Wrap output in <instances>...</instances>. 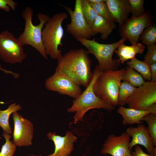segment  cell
<instances>
[{
	"mask_svg": "<svg viewBox=\"0 0 156 156\" xmlns=\"http://www.w3.org/2000/svg\"><path fill=\"white\" fill-rule=\"evenodd\" d=\"M45 86L48 90L67 95L75 99L82 92L80 86L62 75L56 72L46 79Z\"/></svg>",
	"mask_w": 156,
	"mask_h": 156,
	"instance_id": "cell-12",
	"label": "cell"
},
{
	"mask_svg": "<svg viewBox=\"0 0 156 156\" xmlns=\"http://www.w3.org/2000/svg\"><path fill=\"white\" fill-rule=\"evenodd\" d=\"M117 112L122 116L123 118L122 123L125 125L143 123L142 121V119L150 113L147 110H139L122 106H119Z\"/></svg>",
	"mask_w": 156,
	"mask_h": 156,
	"instance_id": "cell-17",
	"label": "cell"
},
{
	"mask_svg": "<svg viewBox=\"0 0 156 156\" xmlns=\"http://www.w3.org/2000/svg\"><path fill=\"white\" fill-rule=\"evenodd\" d=\"M88 2L98 15L109 20L116 22V20L111 14L105 1L96 3H91L88 1Z\"/></svg>",
	"mask_w": 156,
	"mask_h": 156,
	"instance_id": "cell-28",
	"label": "cell"
},
{
	"mask_svg": "<svg viewBox=\"0 0 156 156\" xmlns=\"http://www.w3.org/2000/svg\"><path fill=\"white\" fill-rule=\"evenodd\" d=\"M130 141V137L125 132L118 136L110 134L105 141L101 153L112 156H132L129 148Z\"/></svg>",
	"mask_w": 156,
	"mask_h": 156,
	"instance_id": "cell-13",
	"label": "cell"
},
{
	"mask_svg": "<svg viewBox=\"0 0 156 156\" xmlns=\"http://www.w3.org/2000/svg\"><path fill=\"white\" fill-rule=\"evenodd\" d=\"M21 42L13 33L7 30L0 33V58L12 64L21 63L26 58Z\"/></svg>",
	"mask_w": 156,
	"mask_h": 156,
	"instance_id": "cell-7",
	"label": "cell"
},
{
	"mask_svg": "<svg viewBox=\"0 0 156 156\" xmlns=\"http://www.w3.org/2000/svg\"><path fill=\"white\" fill-rule=\"evenodd\" d=\"M136 88L127 82H122L118 96V105L123 106L125 105L128 99L133 94Z\"/></svg>",
	"mask_w": 156,
	"mask_h": 156,
	"instance_id": "cell-23",
	"label": "cell"
},
{
	"mask_svg": "<svg viewBox=\"0 0 156 156\" xmlns=\"http://www.w3.org/2000/svg\"><path fill=\"white\" fill-rule=\"evenodd\" d=\"M18 3L12 0H0V9L5 12H9L11 8L14 11Z\"/></svg>",
	"mask_w": 156,
	"mask_h": 156,
	"instance_id": "cell-31",
	"label": "cell"
},
{
	"mask_svg": "<svg viewBox=\"0 0 156 156\" xmlns=\"http://www.w3.org/2000/svg\"><path fill=\"white\" fill-rule=\"evenodd\" d=\"M156 102V82L147 81L137 88L127 100L129 108L140 110H147L153 103Z\"/></svg>",
	"mask_w": 156,
	"mask_h": 156,
	"instance_id": "cell-9",
	"label": "cell"
},
{
	"mask_svg": "<svg viewBox=\"0 0 156 156\" xmlns=\"http://www.w3.org/2000/svg\"><path fill=\"white\" fill-rule=\"evenodd\" d=\"M125 70L123 68L102 72L93 85V90L96 95L107 104L117 106L119 88Z\"/></svg>",
	"mask_w": 156,
	"mask_h": 156,
	"instance_id": "cell-5",
	"label": "cell"
},
{
	"mask_svg": "<svg viewBox=\"0 0 156 156\" xmlns=\"http://www.w3.org/2000/svg\"><path fill=\"white\" fill-rule=\"evenodd\" d=\"M14 123L12 142L17 146H27L32 145L34 132L33 124L17 112L13 113Z\"/></svg>",
	"mask_w": 156,
	"mask_h": 156,
	"instance_id": "cell-10",
	"label": "cell"
},
{
	"mask_svg": "<svg viewBox=\"0 0 156 156\" xmlns=\"http://www.w3.org/2000/svg\"><path fill=\"white\" fill-rule=\"evenodd\" d=\"M88 1L90 3H100L103 2L105 1V0H88Z\"/></svg>",
	"mask_w": 156,
	"mask_h": 156,
	"instance_id": "cell-36",
	"label": "cell"
},
{
	"mask_svg": "<svg viewBox=\"0 0 156 156\" xmlns=\"http://www.w3.org/2000/svg\"><path fill=\"white\" fill-rule=\"evenodd\" d=\"M92 27V36L99 33L102 39L106 40L116 27V25L115 22L98 15L94 22Z\"/></svg>",
	"mask_w": 156,
	"mask_h": 156,
	"instance_id": "cell-19",
	"label": "cell"
},
{
	"mask_svg": "<svg viewBox=\"0 0 156 156\" xmlns=\"http://www.w3.org/2000/svg\"><path fill=\"white\" fill-rule=\"evenodd\" d=\"M126 64L137 71L144 79L151 81L150 65L146 62L140 61L135 57L127 62Z\"/></svg>",
	"mask_w": 156,
	"mask_h": 156,
	"instance_id": "cell-21",
	"label": "cell"
},
{
	"mask_svg": "<svg viewBox=\"0 0 156 156\" xmlns=\"http://www.w3.org/2000/svg\"><path fill=\"white\" fill-rule=\"evenodd\" d=\"M33 11L29 7H27L22 13L25 21L24 30L18 38L23 46L30 45L36 49L44 59L48 58L43 47L42 38V31L45 23L49 20L50 16L45 14L39 13L37 17L40 22L34 25L32 21Z\"/></svg>",
	"mask_w": 156,
	"mask_h": 156,
	"instance_id": "cell-4",
	"label": "cell"
},
{
	"mask_svg": "<svg viewBox=\"0 0 156 156\" xmlns=\"http://www.w3.org/2000/svg\"><path fill=\"white\" fill-rule=\"evenodd\" d=\"M125 132L132 138L129 145L131 151L135 145H140L146 148L148 154L156 156V148L153 144L147 128L143 123L138 125L136 127L128 128Z\"/></svg>",
	"mask_w": 156,
	"mask_h": 156,
	"instance_id": "cell-14",
	"label": "cell"
},
{
	"mask_svg": "<svg viewBox=\"0 0 156 156\" xmlns=\"http://www.w3.org/2000/svg\"><path fill=\"white\" fill-rule=\"evenodd\" d=\"M147 49L144 61L150 65L156 63V45L147 47Z\"/></svg>",
	"mask_w": 156,
	"mask_h": 156,
	"instance_id": "cell-30",
	"label": "cell"
},
{
	"mask_svg": "<svg viewBox=\"0 0 156 156\" xmlns=\"http://www.w3.org/2000/svg\"><path fill=\"white\" fill-rule=\"evenodd\" d=\"M134 146L135 151L131 152L132 156H154L146 153L139 145H136Z\"/></svg>",
	"mask_w": 156,
	"mask_h": 156,
	"instance_id": "cell-32",
	"label": "cell"
},
{
	"mask_svg": "<svg viewBox=\"0 0 156 156\" xmlns=\"http://www.w3.org/2000/svg\"><path fill=\"white\" fill-rule=\"evenodd\" d=\"M81 10L84 18L87 23L92 26L98 15L88 0H81Z\"/></svg>",
	"mask_w": 156,
	"mask_h": 156,
	"instance_id": "cell-25",
	"label": "cell"
},
{
	"mask_svg": "<svg viewBox=\"0 0 156 156\" xmlns=\"http://www.w3.org/2000/svg\"><path fill=\"white\" fill-rule=\"evenodd\" d=\"M48 139L53 141L55 145L54 152L47 156H69L74 149V143L77 138L71 132L67 131L63 137L56 135L55 132H49Z\"/></svg>",
	"mask_w": 156,
	"mask_h": 156,
	"instance_id": "cell-15",
	"label": "cell"
},
{
	"mask_svg": "<svg viewBox=\"0 0 156 156\" xmlns=\"http://www.w3.org/2000/svg\"><path fill=\"white\" fill-rule=\"evenodd\" d=\"M68 16L66 12L55 14L45 23L42 30V41L46 54L53 59L57 60L62 55L58 47L63 45L61 42L64 35L62 23Z\"/></svg>",
	"mask_w": 156,
	"mask_h": 156,
	"instance_id": "cell-3",
	"label": "cell"
},
{
	"mask_svg": "<svg viewBox=\"0 0 156 156\" xmlns=\"http://www.w3.org/2000/svg\"><path fill=\"white\" fill-rule=\"evenodd\" d=\"M102 71L98 65L96 66L93 72L92 79L86 89L73 101L71 106L67 109L69 113L75 112L73 123L82 121L88 110L91 109H102L111 112L115 107L108 105L97 96L93 90V86L97 78Z\"/></svg>",
	"mask_w": 156,
	"mask_h": 156,
	"instance_id": "cell-2",
	"label": "cell"
},
{
	"mask_svg": "<svg viewBox=\"0 0 156 156\" xmlns=\"http://www.w3.org/2000/svg\"><path fill=\"white\" fill-rule=\"evenodd\" d=\"M122 76V80L127 82L133 86L138 88L145 82L142 76L129 66L127 65Z\"/></svg>",
	"mask_w": 156,
	"mask_h": 156,
	"instance_id": "cell-22",
	"label": "cell"
},
{
	"mask_svg": "<svg viewBox=\"0 0 156 156\" xmlns=\"http://www.w3.org/2000/svg\"><path fill=\"white\" fill-rule=\"evenodd\" d=\"M0 70L4 72L6 74H11L16 79H18L19 77V75L17 73H14L11 70H8L3 68L1 65L0 64Z\"/></svg>",
	"mask_w": 156,
	"mask_h": 156,
	"instance_id": "cell-34",
	"label": "cell"
},
{
	"mask_svg": "<svg viewBox=\"0 0 156 156\" xmlns=\"http://www.w3.org/2000/svg\"><path fill=\"white\" fill-rule=\"evenodd\" d=\"M147 110L148 111L150 114L156 115V102L151 105Z\"/></svg>",
	"mask_w": 156,
	"mask_h": 156,
	"instance_id": "cell-35",
	"label": "cell"
},
{
	"mask_svg": "<svg viewBox=\"0 0 156 156\" xmlns=\"http://www.w3.org/2000/svg\"><path fill=\"white\" fill-rule=\"evenodd\" d=\"M151 25L150 15L148 12L140 16H132L120 27V36L128 40L131 44L137 43L143 31Z\"/></svg>",
	"mask_w": 156,
	"mask_h": 156,
	"instance_id": "cell-11",
	"label": "cell"
},
{
	"mask_svg": "<svg viewBox=\"0 0 156 156\" xmlns=\"http://www.w3.org/2000/svg\"><path fill=\"white\" fill-rule=\"evenodd\" d=\"M142 44L147 47L155 44L156 41V25H151L146 28L140 36Z\"/></svg>",
	"mask_w": 156,
	"mask_h": 156,
	"instance_id": "cell-24",
	"label": "cell"
},
{
	"mask_svg": "<svg viewBox=\"0 0 156 156\" xmlns=\"http://www.w3.org/2000/svg\"><path fill=\"white\" fill-rule=\"evenodd\" d=\"M76 40L85 47L89 54L93 55L99 62L102 71L118 70L120 62L118 59H113V56L119 45L127 39L122 38L119 41L111 44L100 43L94 38L92 40L77 38Z\"/></svg>",
	"mask_w": 156,
	"mask_h": 156,
	"instance_id": "cell-6",
	"label": "cell"
},
{
	"mask_svg": "<svg viewBox=\"0 0 156 156\" xmlns=\"http://www.w3.org/2000/svg\"><path fill=\"white\" fill-rule=\"evenodd\" d=\"M147 123V128L153 146H156V115L149 114L144 116L142 120Z\"/></svg>",
	"mask_w": 156,
	"mask_h": 156,
	"instance_id": "cell-26",
	"label": "cell"
},
{
	"mask_svg": "<svg viewBox=\"0 0 156 156\" xmlns=\"http://www.w3.org/2000/svg\"><path fill=\"white\" fill-rule=\"evenodd\" d=\"M3 136L5 141L1 147L0 156H13L17 146L11 141V136L10 134L3 132Z\"/></svg>",
	"mask_w": 156,
	"mask_h": 156,
	"instance_id": "cell-27",
	"label": "cell"
},
{
	"mask_svg": "<svg viewBox=\"0 0 156 156\" xmlns=\"http://www.w3.org/2000/svg\"><path fill=\"white\" fill-rule=\"evenodd\" d=\"M89 54L83 48L69 51L57 60L55 72L62 75L76 84L86 88L93 77Z\"/></svg>",
	"mask_w": 156,
	"mask_h": 156,
	"instance_id": "cell-1",
	"label": "cell"
},
{
	"mask_svg": "<svg viewBox=\"0 0 156 156\" xmlns=\"http://www.w3.org/2000/svg\"><path fill=\"white\" fill-rule=\"evenodd\" d=\"M61 5L67 10L71 18L70 22L66 25V32L76 39H90L92 36L93 30L92 26L87 23L83 16L81 0L75 1L73 10L70 8Z\"/></svg>",
	"mask_w": 156,
	"mask_h": 156,
	"instance_id": "cell-8",
	"label": "cell"
},
{
	"mask_svg": "<svg viewBox=\"0 0 156 156\" xmlns=\"http://www.w3.org/2000/svg\"><path fill=\"white\" fill-rule=\"evenodd\" d=\"M151 81L156 82V63L150 65Z\"/></svg>",
	"mask_w": 156,
	"mask_h": 156,
	"instance_id": "cell-33",
	"label": "cell"
},
{
	"mask_svg": "<svg viewBox=\"0 0 156 156\" xmlns=\"http://www.w3.org/2000/svg\"><path fill=\"white\" fill-rule=\"evenodd\" d=\"M105 2L112 16L120 27L128 19L131 12L128 0H106Z\"/></svg>",
	"mask_w": 156,
	"mask_h": 156,
	"instance_id": "cell-16",
	"label": "cell"
},
{
	"mask_svg": "<svg viewBox=\"0 0 156 156\" xmlns=\"http://www.w3.org/2000/svg\"><path fill=\"white\" fill-rule=\"evenodd\" d=\"M132 16L139 17L144 15L145 12L144 7V0H128Z\"/></svg>",
	"mask_w": 156,
	"mask_h": 156,
	"instance_id": "cell-29",
	"label": "cell"
},
{
	"mask_svg": "<svg viewBox=\"0 0 156 156\" xmlns=\"http://www.w3.org/2000/svg\"><path fill=\"white\" fill-rule=\"evenodd\" d=\"M145 48L143 44L139 42L131 46L126 45L122 42L119 45L115 52L119 57L118 60L121 64H123L127 60L135 58L137 53L142 54Z\"/></svg>",
	"mask_w": 156,
	"mask_h": 156,
	"instance_id": "cell-18",
	"label": "cell"
},
{
	"mask_svg": "<svg viewBox=\"0 0 156 156\" xmlns=\"http://www.w3.org/2000/svg\"><path fill=\"white\" fill-rule=\"evenodd\" d=\"M22 109L20 104L14 103L10 104L5 110L0 109V127L2 128L3 132L9 134H12V131L9 122L10 116L12 114Z\"/></svg>",
	"mask_w": 156,
	"mask_h": 156,
	"instance_id": "cell-20",
	"label": "cell"
}]
</instances>
